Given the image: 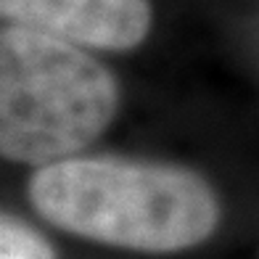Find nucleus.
Segmentation results:
<instances>
[{
	"label": "nucleus",
	"instance_id": "obj_4",
	"mask_svg": "<svg viewBox=\"0 0 259 259\" xmlns=\"http://www.w3.org/2000/svg\"><path fill=\"white\" fill-rule=\"evenodd\" d=\"M0 259H56L51 243L37 230L14 217L0 222Z\"/></svg>",
	"mask_w": 259,
	"mask_h": 259
},
{
	"label": "nucleus",
	"instance_id": "obj_3",
	"mask_svg": "<svg viewBox=\"0 0 259 259\" xmlns=\"http://www.w3.org/2000/svg\"><path fill=\"white\" fill-rule=\"evenodd\" d=\"M0 11L8 24L103 51L135 48L151 29L148 0H0Z\"/></svg>",
	"mask_w": 259,
	"mask_h": 259
},
{
	"label": "nucleus",
	"instance_id": "obj_1",
	"mask_svg": "<svg viewBox=\"0 0 259 259\" xmlns=\"http://www.w3.org/2000/svg\"><path fill=\"white\" fill-rule=\"evenodd\" d=\"M29 198L66 233L148 254L198 246L220 222L206 180L169 164L61 159L32 175Z\"/></svg>",
	"mask_w": 259,
	"mask_h": 259
},
{
	"label": "nucleus",
	"instance_id": "obj_2",
	"mask_svg": "<svg viewBox=\"0 0 259 259\" xmlns=\"http://www.w3.org/2000/svg\"><path fill=\"white\" fill-rule=\"evenodd\" d=\"M114 77L82 45L6 24L0 34V148L21 164L72 159L111 124Z\"/></svg>",
	"mask_w": 259,
	"mask_h": 259
}]
</instances>
